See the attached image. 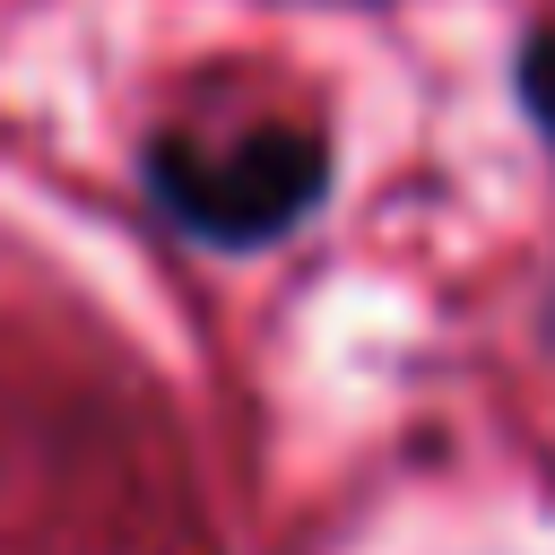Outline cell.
I'll return each instance as SVG.
<instances>
[{
    "instance_id": "obj_1",
    "label": "cell",
    "mask_w": 555,
    "mask_h": 555,
    "mask_svg": "<svg viewBox=\"0 0 555 555\" xmlns=\"http://www.w3.org/2000/svg\"><path fill=\"white\" fill-rule=\"evenodd\" d=\"M139 182L156 217L208 251H269L330 199V139L312 121H173L139 147Z\"/></svg>"
},
{
    "instance_id": "obj_2",
    "label": "cell",
    "mask_w": 555,
    "mask_h": 555,
    "mask_svg": "<svg viewBox=\"0 0 555 555\" xmlns=\"http://www.w3.org/2000/svg\"><path fill=\"white\" fill-rule=\"evenodd\" d=\"M512 95H520L529 130H538L546 156H555V26H529V35H520V52H512Z\"/></svg>"
},
{
    "instance_id": "obj_3",
    "label": "cell",
    "mask_w": 555,
    "mask_h": 555,
    "mask_svg": "<svg viewBox=\"0 0 555 555\" xmlns=\"http://www.w3.org/2000/svg\"><path fill=\"white\" fill-rule=\"evenodd\" d=\"M546 338H555V295H546Z\"/></svg>"
}]
</instances>
